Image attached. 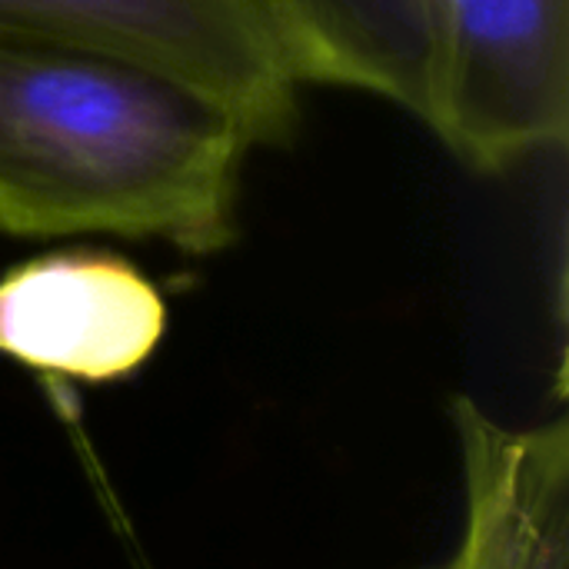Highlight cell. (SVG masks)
<instances>
[{
    "label": "cell",
    "instance_id": "7a4b0ae2",
    "mask_svg": "<svg viewBox=\"0 0 569 569\" xmlns=\"http://www.w3.org/2000/svg\"><path fill=\"white\" fill-rule=\"evenodd\" d=\"M300 83L387 97L473 170L569 133V0H260Z\"/></svg>",
    "mask_w": 569,
    "mask_h": 569
},
{
    "label": "cell",
    "instance_id": "3957f363",
    "mask_svg": "<svg viewBox=\"0 0 569 569\" xmlns=\"http://www.w3.org/2000/svg\"><path fill=\"white\" fill-rule=\"evenodd\" d=\"M0 37H40L157 63L227 103L253 143L300 120V80L260 0H0Z\"/></svg>",
    "mask_w": 569,
    "mask_h": 569
},
{
    "label": "cell",
    "instance_id": "6da1fadb",
    "mask_svg": "<svg viewBox=\"0 0 569 569\" xmlns=\"http://www.w3.org/2000/svg\"><path fill=\"white\" fill-rule=\"evenodd\" d=\"M243 120L190 80L87 43L0 37V230L220 253L237 237Z\"/></svg>",
    "mask_w": 569,
    "mask_h": 569
},
{
    "label": "cell",
    "instance_id": "277c9868",
    "mask_svg": "<svg viewBox=\"0 0 569 569\" xmlns=\"http://www.w3.org/2000/svg\"><path fill=\"white\" fill-rule=\"evenodd\" d=\"M167 330L160 290L123 257L60 250L0 277V353L63 380L140 370Z\"/></svg>",
    "mask_w": 569,
    "mask_h": 569
},
{
    "label": "cell",
    "instance_id": "5b68a950",
    "mask_svg": "<svg viewBox=\"0 0 569 569\" xmlns=\"http://www.w3.org/2000/svg\"><path fill=\"white\" fill-rule=\"evenodd\" d=\"M467 520L457 553L433 569H569V423L513 430L470 397L450 403Z\"/></svg>",
    "mask_w": 569,
    "mask_h": 569
}]
</instances>
